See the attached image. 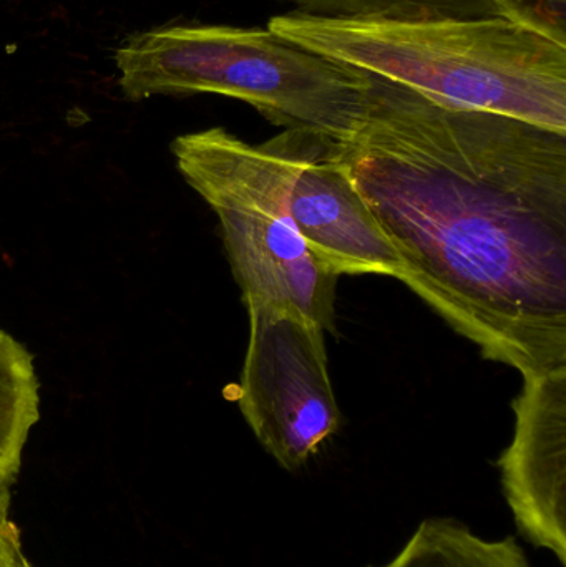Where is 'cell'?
I'll return each instance as SVG.
<instances>
[{
	"label": "cell",
	"instance_id": "cell-9",
	"mask_svg": "<svg viewBox=\"0 0 566 567\" xmlns=\"http://www.w3.org/2000/svg\"><path fill=\"white\" fill-rule=\"evenodd\" d=\"M40 420V382L33 355L0 329V485L12 488L30 432Z\"/></svg>",
	"mask_w": 566,
	"mask_h": 567
},
{
	"label": "cell",
	"instance_id": "cell-2",
	"mask_svg": "<svg viewBox=\"0 0 566 567\" xmlns=\"http://www.w3.org/2000/svg\"><path fill=\"white\" fill-rule=\"evenodd\" d=\"M268 29L311 52L452 109L566 135V45L504 17L335 19L292 12Z\"/></svg>",
	"mask_w": 566,
	"mask_h": 567
},
{
	"label": "cell",
	"instance_id": "cell-1",
	"mask_svg": "<svg viewBox=\"0 0 566 567\" xmlns=\"http://www.w3.org/2000/svg\"><path fill=\"white\" fill-rule=\"evenodd\" d=\"M369 76L339 150L401 282L484 359L524 379L564 369L566 135Z\"/></svg>",
	"mask_w": 566,
	"mask_h": 567
},
{
	"label": "cell",
	"instance_id": "cell-6",
	"mask_svg": "<svg viewBox=\"0 0 566 567\" xmlns=\"http://www.w3.org/2000/svg\"><path fill=\"white\" fill-rule=\"evenodd\" d=\"M341 140L286 130L266 142L285 176L289 215L312 255L336 276H388L401 281V258L356 188Z\"/></svg>",
	"mask_w": 566,
	"mask_h": 567
},
{
	"label": "cell",
	"instance_id": "cell-11",
	"mask_svg": "<svg viewBox=\"0 0 566 567\" xmlns=\"http://www.w3.org/2000/svg\"><path fill=\"white\" fill-rule=\"evenodd\" d=\"M10 486L0 485V567H25L20 532L10 519Z\"/></svg>",
	"mask_w": 566,
	"mask_h": 567
},
{
	"label": "cell",
	"instance_id": "cell-12",
	"mask_svg": "<svg viewBox=\"0 0 566 567\" xmlns=\"http://www.w3.org/2000/svg\"><path fill=\"white\" fill-rule=\"evenodd\" d=\"M25 567H32V565H30V563H29V561H27Z\"/></svg>",
	"mask_w": 566,
	"mask_h": 567
},
{
	"label": "cell",
	"instance_id": "cell-3",
	"mask_svg": "<svg viewBox=\"0 0 566 567\" xmlns=\"http://www.w3.org/2000/svg\"><path fill=\"white\" fill-rule=\"evenodd\" d=\"M130 100L216 93L255 106L276 126L348 140L371 76L259 27L172 25L136 33L115 53Z\"/></svg>",
	"mask_w": 566,
	"mask_h": 567
},
{
	"label": "cell",
	"instance_id": "cell-7",
	"mask_svg": "<svg viewBox=\"0 0 566 567\" xmlns=\"http://www.w3.org/2000/svg\"><path fill=\"white\" fill-rule=\"evenodd\" d=\"M515 432L498 458L518 533L566 566V367L524 379Z\"/></svg>",
	"mask_w": 566,
	"mask_h": 567
},
{
	"label": "cell",
	"instance_id": "cell-5",
	"mask_svg": "<svg viewBox=\"0 0 566 567\" xmlns=\"http://www.w3.org/2000/svg\"><path fill=\"white\" fill-rule=\"evenodd\" d=\"M249 342L238 403L281 468H302L341 429L325 329L286 310L249 306Z\"/></svg>",
	"mask_w": 566,
	"mask_h": 567
},
{
	"label": "cell",
	"instance_id": "cell-4",
	"mask_svg": "<svg viewBox=\"0 0 566 567\" xmlns=\"http://www.w3.org/2000/svg\"><path fill=\"white\" fill-rule=\"evenodd\" d=\"M176 168L218 216L246 307L265 306L335 329L336 284L299 235L278 158L225 128L176 136Z\"/></svg>",
	"mask_w": 566,
	"mask_h": 567
},
{
	"label": "cell",
	"instance_id": "cell-8",
	"mask_svg": "<svg viewBox=\"0 0 566 567\" xmlns=\"http://www.w3.org/2000/svg\"><path fill=\"white\" fill-rule=\"evenodd\" d=\"M368 567H531L514 536L481 538L454 518H428L394 559Z\"/></svg>",
	"mask_w": 566,
	"mask_h": 567
},
{
	"label": "cell",
	"instance_id": "cell-10",
	"mask_svg": "<svg viewBox=\"0 0 566 567\" xmlns=\"http://www.w3.org/2000/svg\"><path fill=\"white\" fill-rule=\"evenodd\" d=\"M501 17L566 45V0H494Z\"/></svg>",
	"mask_w": 566,
	"mask_h": 567
}]
</instances>
